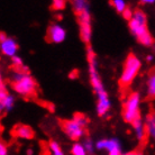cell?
Wrapping results in <instances>:
<instances>
[{
    "mask_svg": "<svg viewBox=\"0 0 155 155\" xmlns=\"http://www.w3.org/2000/svg\"><path fill=\"white\" fill-rule=\"evenodd\" d=\"M123 16H124V18L125 19H127V20H132L133 18V16H134V12H132V9L129 7H127L126 9H125V12H123Z\"/></svg>",
    "mask_w": 155,
    "mask_h": 155,
    "instance_id": "7402d4cb",
    "label": "cell"
},
{
    "mask_svg": "<svg viewBox=\"0 0 155 155\" xmlns=\"http://www.w3.org/2000/svg\"><path fill=\"white\" fill-rule=\"evenodd\" d=\"M133 18H134L138 24L143 25V26H146V23H147L146 15H145V12H144L143 10H140V8H136L135 10H134V16H133Z\"/></svg>",
    "mask_w": 155,
    "mask_h": 155,
    "instance_id": "4fadbf2b",
    "label": "cell"
},
{
    "mask_svg": "<svg viewBox=\"0 0 155 155\" xmlns=\"http://www.w3.org/2000/svg\"><path fill=\"white\" fill-rule=\"evenodd\" d=\"M7 38H8V37L5 35V33H1V34H0V41H1V43L5 42V41H6Z\"/></svg>",
    "mask_w": 155,
    "mask_h": 155,
    "instance_id": "f1b7e54d",
    "label": "cell"
},
{
    "mask_svg": "<svg viewBox=\"0 0 155 155\" xmlns=\"http://www.w3.org/2000/svg\"><path fill=\"white\" fill-rule=\"evenodd\" d=\"M140 66H142V63L137 58V56L134 53H129L124 63V71L120 75L119 81H118L120 93L123 94V97H125L129 85L132 84V82L134 81L136 75L138 74Z\"/></svg>",
    "mask_w": 155,
    "mask_h": 155,
    "instance_id": "6da1fadb",
    "label": "cell"
},
{
    "mask_svg": "<svg viewBox=\"0 0 155 155\" xmlns=\"http://www.w3.org/2000/svg\"><path fill=\"white\" fill-rule=\"evenodd\" d=\"M0 102H1V105H0L1 110L6 109V111H9V110L12 108V106H14V98H12V96H8L5 100L0 101Z\"/></svg>",
    "mask_w": 155,
    "mask_h": 155,
    "instance_id": "2e32d148",
    "label": "cell"
},
{
    "mask_svg": "<svg viewBox=\"0 0 155 155\" xmlns=\"http://www.w3.org/2000/svg\"><path fill=\"white\" fill-rule=\"evenodd\" d=\"M106 148H107V150H109V152L115 151V150H119V143H118L116 140H107V145H106Z\"/></svg>",
    "mask_w": 155,
    "mask_h": 155,
    "instance_id": "44dd1931",
    "label": "cell"
},
{
    "mask_svg": "<svg viewBox=\"0 0 155 155\" xmlns=\"http://www.w3.org/2000/svg\"><path fill=\"white\" fill-rule=\"evenodd\" d=\"M125 155H143V153H142L140 150H135V151L129 152V153H127V154H125Z\"/></svg>",
    "mask_w": 155,
    "mask_h": 155,
    "instance_id": "83f0119b",
    "label": "cell"
},
{
    "mask_svg": "<svg viewBox=\"0 0 155 155\" xmlns=\"http://www.w3.org/2000/svg\"><path fill=\"white\" fill-rule=\"evenodd\" d=\"M78 75H79V72H78V70H73L70 74H69V78H71V79H75Z\"/></svg>",
    "mask_w": 155,
    "mask_h": 155,
    "instance_id": "4316f807",
    "label": "cell"
},
{
    "mask_svg": "<svg viewBox=\"0 0 155 155\" xmlns=\"http://www.w3.org/2000/svg\"><path fill=\"white\" fill-rule=\"evenodd\" d=\"M73 12L75 14V16H80L82 12H84L85 10H88V4L85 1H81V0H78V1H73Z\"/></svg>",
    "mask_w": 155,
    "mask_h": 155,
    "instance_id": "7c38bea8",
    "label": "cell"
},
{
    "mask_svg": "<svg viewBox=\"0 0 155 155\" xmlns=\"http://www.w3.org/2000/svg\"><path fill=\"white\" fill-rule=\"evenodd\" d=\"M58 124H60L63 132L65 133L72 140H80V137L83 134V128L78 123H75L73 119H58Z\"/></svg>",
    "mask_w": 155,
    "mask_h": 155,
    "instance_id": "277c9868",
    "label": "cell"
},
{
    "mask_svg": "<svg viewBox=\"0 0 155 155\" xmlns=\"http://www.w3.org/2000/svg\"><path fill=\"white\" fill-rule=\"evenodd\" d=\"M12 136L14 137H19V138H26V140H33L35 137V132L33 128L27 126V125L18 124L12 129L10 132Z\"/></svg>",
    "mask_w": 155,
    "mask_h": 155,
    "instance_id": "8992f818",
    "label": "cell"
},
{
    "mask_svg": "<svg viewBox=\"0 0 155 155\" xmlns=\"http://www.w3.org/2000/svg\"><path fill=\"white\" fill-rule=\"evenodd\" d=\"M110 108V102L108 100L107 96L104 97H98V105H97V111L99 116H104Z\"/></svg>",
    "mask_w": 155,
    "mask_h": 155,
    "instance_id": "30bf717a",
    "label": "cell"
},
{
    "mask_svg": "<svg viewBox=\"0 0 155 155\" xmlns=\"http://www.w3.org/2000/svg\"><path fill=\"white\" fill-rule=\"evenodd\" d=\"M140 105V96L137 92H130L126 101L123 105V118L126 123L133 124L134 121L142 119L140 111L138 108Z\"/></svg>",
    "mask_w": 155,
    "mask_h": 155,
    "instance_id": "3957f363",
    "label": "cell"
},
{
    "mask_svg": "<svg viewBox=\"0 0 155 155\" xmlns=\"http://www.w3.org/2000/svg\"><path fill=\"white\" fill-rule=\"evenodd\" d=\"M27 154L28 155H31V150H28V151H27Z\"/></svg>",
    "mask_w": 155,
    "mask_h": 155,
    "instance_id": "4dcf8cb0",
    "label": "cell"
},
{
    "mask_svg": "<svg viewBox=\"0 0 155 155\" xmlns=\"http://www.w3.org/2000/svg\"><path fill=\"white\" fill-rule=\"evenodd\" d=\"M137 41H138V43H140L142 45H144V46H152L155 42L154 38H153V36L150 34V31L145 33L144 35L140 36V37L137 38Z\"/></svg>",
    "mask_w": 155,
    "mask_h": 155,
    "instance_id": "5bb4252c",
    "label": "cell"
},
{
    "mask_svg": "<svg viewBox=\"0 0 155 155\" xmlns=\"http://www.w3.org/2000/svg\"><path fill=\"white\" fill-rule=\"evenodd\" d=\"M155 99V68L150 72V78L147 81V93H146V101H151Z\"/></svg>",
    "mask_w": 155,
    "mask_h": 155,
    "instance_id": "9c48e42d",
    "label": "cell"
},
{
    "mask_svg": "<svg viewBox=\"0 0 155 155\" xmlns=\"http://www.w3.org/2000/svg\"><path fill=\"white\" fill-rule=\"evenodd\" d=\"M48 147H50L51 151L53 152V155H64L61 146H60L55 140H50V142H48Z\"/></svg>",
    "mask_w": 155,
    "mask_h": 155,
    "instance_id": "e0dca14e",
    "label": "cell"
},
{
    "mask_svg": "<svg viewBox=\"0 0 155 155\" xmlns=\"http://www.w3.org/2000/svg\"><path fill=\"white\" fill-rule=\"evenodd\" d=\"M66 6V2L64 0H54L51 6V10H63Z\"/></svg>",
    "mask_w": 155,
    "mask_h": 155,
    "instance_id": "d6986e66",
    "label": "cell"
},
{
    "mask_svg": "<svg viewBox=\"0 0 155 155\" xmlns=\"http://www.w3.org/2000/svg\"><path fill=\"white\" fill-rule=\"evenodd\" d=\"M0 155H7V146L5 143L0 144Z\"/></svg>",
    "mask_w": 155,
    "mask_h": 155,
    "instance_id": "484cf974",
    "label": "cell"
},
{
    "mask_svg": "<svg viewBox=\"0 0 155 155\" xmlns=\"http://www.w3.org/2000/svg\"><path fill=\"white\" fill-rule=\"evenodd\" d=\"M65 38V31L60 25L52 24L47 27L45 39L48 43H61Z\"/></svg>",
    "mask_w": 155,
    "mask_h": 155,
    "instance_id": "5b68a950",
    "label": "cell"
},
{
    "mask_svg": "<svg viewBox=\"0 0 155 155\" xmlns=\"http://www.w3.org/2000/svg\"><path fill=\"white\" fill-rule=\"evenodd\" d=\"M146 128L148 129V132L151 134L152 137L155 138V110L154 108H151L150 113L146 118V124H145Z\"/></svg>",
    "mask_w": 155,
    "mask_h": 155,
    "instance_id": "8fae6325",
    "label": "cell"
},
{
    "mask_svg": "<svg viewBox=\"0 0 155 155\" xmlns=\"http://www.w3.org/2000/svg\"><path fill=\"white\" fill-rule=\"evenodd\" d=\"M110 4L114 5V7L115 9L117 10V12H119V14H123L125 12V9L127 8V6L125 5L124 1H121V0H115V1H110Z\"/></svg>",
    "mask_w": 155,
    "mask_h": 155,
    "instance_id": "ac0fdd59",
    "label": "cell"
},
{
    "mask_svg": "<svg viewBox=\"0 0 155 155\" xmlns=\"http://www.w3.org/2000/svg\"><path fill=\"white\" fill-rule=\"evenodd\" d=\"M17 50H18V45H17L15 39L7 38L5 42L1 43V51L7 56H12L14 58Z\"/></svg>",
    "mask_w": 155,
    "mask_h": 155,
    "instance_id": "52a82bcc",
    "label": "cell"
},
{
    "mask_svg": "<svg viewBox=\"0 0 155 155\" xmlns=\"http://www.w3.org/2000/svg\"><path fill=\"white\" fill-rule=\"evenodd\" d=\"M84 147H85V150L88 151V153H89V154L93 155V145H92V142H91V140H85Z\"/></svg>",
    "mask_w": 155,
    "mask_h": 155,
    "instance_id": "603a6c76",
    "label": "cell"
},
{
    "mask_svg": "<svg viewBox=\"0 0 155 155\" xmlns=\"http://www.w3.org/2000/svg\"><path fill=\"white\" fill-rule=\"evenodd\" d=\"M91 21H79L80 27V37L84 43L89 45L90 38H91Z\"/></svg>",
    "mask_w": 155,
    "mask_h": 155,
    "instance_id": "ba28073f",
    "label": "cell"
},
{
    "mask_svg": "<svg viewBox=\"0 0 155 155\" xmlns=\"http://www.w3.org/2000/svg\"><path fill=\"white\" fill-rule=\"evenodd\" d=\"M140 4H142V5H144V4H154V1H153V0H145V1H142Z\"/></svg>",
    "mask_w": 155,
    "mask_h": 155,
    "instance_id": "f546056e",
    "label": "cell"
},
{
    "mask_svg": "<svg viewBox=\"0 0 155 155\" xmlns=\"http://www.w3.org/2000/svg\"><path fill=\"white\" fill-rule=\"evenodd\" d=\"M71 152H72L73 155H85L84 147L82 146L81 144H74Z\"/></svg>",
    "mask_w": 155,
    "mask_h": 155,
    "instance_id": "ffe728a7",
    "label": "cell"
},
{
    "mask_svg": "<svg viewBox=\"0 0 155 155\" xmlns=\"http://www.w3.org/2000/svg\"><path fill=\"white\" fill-rule=\"evenodd\" d=\"M73 120L75 121V123H78V124L80 125L82 128H84L85 126H87V124H88V121H89L88 117L85 116L84 114H82V113H75V114H74Z\"/></svg>",
    "mask_w": 155,
    "mask_h": 155,
    "instance_id": "9a60e30c",
    "label": "cell"
},
{
    "mask_svg": "<svg viewBox=\"0 0 155 155\" xmlns=\"http://www.w3.org/2000/svg\"><path fill=\"white\" fill-rule=\"evenodd\" d=\"M12 88L17 93L25 97H37V83L31 75H18L15 74L10 81Z\"/></svg>",
    "mask_w": 155,
    "mask_h": 155,
    "instance_id": "7a4b0ae2",
    "label": "cell"
},
{
    "mask_svg": "<svg viewBox=\"0 0 155 155\" xmlns=\"http://www.w3.org/2000/svg\"><path fill=\"white\" fill-rule=\"evenodd\" d=\"M106 145H107V140H99L97 144H96V146H97L98 150H101V148L106 147Z\"/></svg>",
    "mask_w": 155,
    "mask_h": 155,
    "instance_id": "d4e9b609",
    "label": "cell"
},
{
    "mask_svg": "<svg viewBox=\"0 0 155 155\" xmlns=\"http://www.w3.org/2000/svg\"><path fill=\"white\" fill-rule=\"evenodd\" d=\"M12 65H23V61L18 56H14L12 58Z\"/></svg>",
    "mask_w": 155,
    "mask_h": 155,
    "instance_id": "cb8c5ba5",
    "label": "cell"
}]
</instances>
